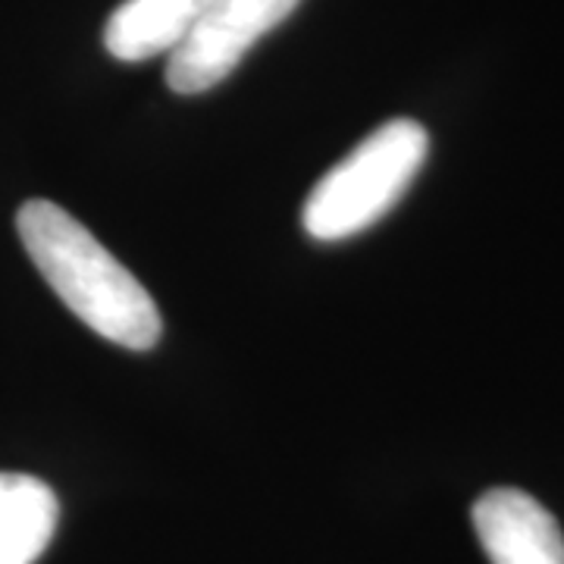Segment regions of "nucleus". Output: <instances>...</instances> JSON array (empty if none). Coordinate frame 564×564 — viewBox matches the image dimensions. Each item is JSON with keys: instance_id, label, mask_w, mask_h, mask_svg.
Returning <instances> with one entry per match:
<instances>
[{"instance_id": "nucleus-6", "label": "nucleus", "mask_w": 564, "mask_h": 564, "mask_svg": "<svg viewBox=\"0 0 564 564\" xmlns=\"http://www.w3.org/2000/svg\"><path fill=\"white\" fill-rule=\"evenodd\" d=\"M61 521L54 489L32 474L0 470V564H35Z\"/></svg>"}, {"instance_id": "nucleus-5", "label": "nucleus", "mask_w": 564, "mask_h": 564, "mask_svg": "<svg viewBox=\"0 0 564 564\" xmlns=\"http://www.w3.org/2000/svg\"><path fill=\"white\" fill-rule=\"evenodd\" d=\"M207 0H126L104 25L110 57L141 63L173 54L204 13Z\"/></svg>"}, {"instance_id": "nucleus-4", "label": "nucleus", "mask_w": 564, "mask_h": 564, "mask_svg": "<svg viewBox=\"0 0 564 564\" xmlns=\"http://www.w3.org/2000/svg\"><path fill=\"white\" fill-rule=\"evenodd\" d=\"M470 518L492 564H564L562 527L521 489H489L474 502Z\"/></svg>"}, {"instance_id": "nucleus-1", "label": "nucleus", "mask_w": 564, "mask_h": 564, "mask_svg": "<svg viewBox=\"0 0 564 564\" xmlns=\"http://www.w3.org/2000/svg\"><path fill=\"white\" fill-rule=\"evenodd\" d=\"M17 232L44 282L88 329L132 351L161 343V311L148 289L61 204L25 202Z\"/></svg>"}, {"instance_id": "nucleus-3", "label": "nucleus", "mask_w": 564, "mask_h": 564, "mask_svg": "<svg viewBox=\"0 0 564 564\" xmlns=\"http://www.w3.org/2000/svg\"><path fill=\"white\" fill-rule=\"evenodd\" d=\"M302 0H207L180 47L166 61L176 95H202L236 73L245 54L295 13Z\"/></svg>"}, {"instance_id": "nucleus-2", "label": "nucleus", "mask_w": 564, "mask_h": 564, "mask_svg": "<svg viewBox=\"0 0 564 564\" xmlns=\"http://www.w3.org/2000/svg\"><path fill=\"white\" fill-rule=\"evenodd\" d=\"M426 151L430 135L417 120L377 126L311 188L302 214L307 236L343 242L383 220L421 173Z\"/></svg>"}]
</instances>
